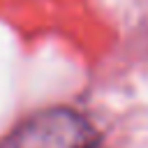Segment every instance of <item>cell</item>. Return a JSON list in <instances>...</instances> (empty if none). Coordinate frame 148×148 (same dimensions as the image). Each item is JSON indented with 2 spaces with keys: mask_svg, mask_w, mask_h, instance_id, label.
<instances>
[{
  "mask_svg": "<svg viewBox=\"0 0 148 148\" xmlns=\"http://www.w3.org/2000/svg\"><path fill=\"white\" fill-rule=\"evenodd\" d=\"M97 130L72 109H51L32 116L14 136L12 148H97Z\"/></svg>",
  "mask_w": 148,
  "mask_h": 148,
  "instance_id": "1",
  "label": "cell"
}]
</instances>
